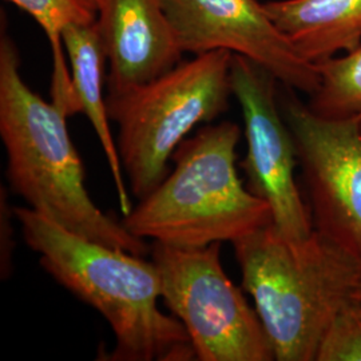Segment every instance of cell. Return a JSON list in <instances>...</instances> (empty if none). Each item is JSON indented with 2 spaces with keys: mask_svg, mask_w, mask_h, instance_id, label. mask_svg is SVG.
<instances>
[{
  "mask_svg": "<svg viewBox=\"0 0 361 361\" xmlns=\"http://www.w3.org/2000/svg\"><path fill=\"white\" fill-rule=\"evenodd\" d=\"M13 213L39 265L110 325L116 347L107 360H197L180 320L158 307L161 279L153 261L79 235L30 207Z\"/></svg>",
  "mask_w": 361,
  "mask_h": 361,
  "instance_id": "1",
  "label": "cell"
},
{
  "mask_svg": "<svg viewBox=\"0 0 361 361\" xmlns=\"http://www.w3.org/2000/svg\"><path fill=\"white\" fill-rule=\"evenodd\" d=\"M68 114L44 101L20 74L13 38L0 37V138L6 176L27 207L66 229L130 253L145 256L149 245L97 207L85 182V168L67 128Z\"/></svg>",
  "mask_w": 361,
  "mask_h": 361,
  "instance_id": "2",
  "label": "cell"
},
{
  "mask_svg": "<svg viewBox=\"0 0 361 361\" xmlns=\"http://www.w3.org/2000/svg\"><path fill=\"white\" fill-rule=\"evenodd\" d=\"M233 246L274 360L316 361L328 325L360 285V265L316 231L292 243L273 224Z\"/></svg>",
  "mask_w": 361,
  "mask_h": 361,
  "instance_id": "3",
  "label": "cell"
},
{
  "mask_svg": "<svg viewBox=\"0 0 361 361\" xmlns=\"http://www.w3.org/2000/svg\"><path fill=\"white\" fill-rule=\"evenodd\" d=\"M241 129L224 121L207 125L174 152V169L138 201L122 224L141 240L180 247L234 243L271 225L269 205L237 173Z\"/></svg>",
  "mask_w": 361,
  "mask_h": 361,
  "instance_id": "4",
  "label": "cell"
},
{
  "mask_svg": "<svg viewBox=\"0 0 361 361\" xmlns=\"http://www.w3.org/2000/svg\"><path fill=\"white\" fill-rule=\"evenodd\" d=\"M232 59L226 50L193 55L142 86L106 97L121 165L138 201L165 180L188 134L228 111Z\"/></svg>",
  "mask_w": 361,
  "mask_h": 361,
  "instance_id": "5",
  "label": "cell"
},
{
  "mask_svg": "<svg viewBox=\"0 0 361 361\" xmlns=\"http://www.w3.org/2000/svg\"><path fill=\"white\" fill-rule=\"evenodd\" d=\"M161 300L180 320L200 361H271L264 325L226 276L221 244L180 247L154 243Z\"/></svg>",
  "mask_w": 361,
  "mask_h": 361,
  "instance_id": "6",
  "label": "cell"
},
{
  "mask_svg": "<svg viewBox=\"0 0 361 361\" xmlns=\"http://www.w3.org/2000/svg\"><path fill=\"white\" fill-rule=\"evenodd\" d=\"M283 87L280 106L296 142L313 229L361 267L360 126L319 116Z\"/></svg>",
  "mask_w": 361,
  "mask_h": 361,
  "instance_id": "7",
  "label": "cell"
},
{
  "mask_svg": "<svg viewBox=\"0 0 361 361\" xmlns=\"http://www.w3.org/2000/svg\"><path fill=\"white\" fill-rule=\"evenodd\" d=\"M233 97L244 119L247 189L271 210V224L297 243L313 233L310 209L296 182V142L280 106V82L257 62L233 54Z\"/></svg>",
  "mask_w": 361,
  "mask_h": 361,
  "instance_id": "8",
  "label": "cell"
},
{
  "mask_svg": "<svg viewBox=\"0 0 361 361\" xmlns=\"http://www.w3.org/2000/svg\"><path fill=\"white\" fill-rule=\"evenodd\" d=\"M183 54L226 50L269 70L286 87L312 95L317 66L300 55L265 10L261 0H162Z\"/></svg>",
  "mask_w": 361,
  "mask_h": 361,
  "instance_id": "9",
  "label": "cell"
},
{
  "mask_svg": "<svg viewBox=\"0 0 361 361\" xmlns=\"http://www.w3.org/2000/svg\"><path fill=\"white\" fill-rule=\"evenodd\" d=\"M97 25L109 63L106 97L142 86L182 62L162 0H101Z\"/></svg>",
  "mask_w": 361,
  "mask_h": 361,
  "instance_id": "10",
  "label": "cell"
},
{
  "mask_svg": "<svg viewBox=\"0 0 361 361\" xmlns=\"http://www.w3.org/2000/svg\"><path fill=\"white\" fill-rule=\"evenodd\" d=\"M265 10L313 65L361 46V0H271Z\"/></svg>",
  "mask_w": 361,
  "mask_h": 361,
  "instance_id": "11",
  "label": "cell"
},
{
  "mask_svg": "<svg viewBox=\"0 0 361 361\" xmlns=\"http://www.w3.org/2000/svg\"><path fill=\"white\" fill-rule=\"evenodd\" d=\"M62 42L70 61L73 87L80 106V113L87 116L99 140L116 188L121 213L122 216H128L133 204L110 128V116L104 97V85H107L106 65L109 63L97 20L91 25L67 27L62 34Z\"/></svg>",
  "mask_w": 361,
  "mask_h": 361,
  "instance_id": "12",
  "label": "cell"
},
{
  "mask_svg": "<svg viewBox=\"0 0 361 361\" xmlns=\"http://www.w3.org/2000/svg\"><path fill=\"white\" fill-rule=\"evenodd\" d=\"M316 66L320 83L308 106L325 118L353 119L361 129V46Z\"/></svg>",
  "mask_w": 361,
  "mask_h": 361,
  "instance_id": "13",
  "label": "cell"
},
{
  "mask_svg": "<svg viewBox=\"0 0 361 361\" xmlns=\"http://www.w3.org/2000/svg\"><path fill=\"white\" fill-rule=\"evenodd\" d=\"M28 13L49 39L51 51L65 49L62 34L67 27L91 25L98 13L87 0H6Z\"/></svg>",
  "mask_w": 361,
  "mask_h": 361,
  "instance_id": "14",
  "label": "cell"
},
{
  "mask_svg": "<svg viewBox=\"0 0 361 361\" xmlns=\"http://www.w3.org/2000/svg\"><path fill=\"white\" fill-rule=\"evenodd\" d=\"M316 361H361V300L348 301L328 325Z\"/></svg>",
  "mask_w": 361,
  "mask_h": 361,
  "instance_id": "15",
  "label": "cell"
},
{
  "mask_svg": "<svg viewBox=\"0 0 361 361\" xmlns=\"http://www.w3.org/2000/svg\"><path fill=\"white\" fill-rule=\"evenodd\" d=\"M1 204H0V222H1V229H0V273L1 279H8L10 273L13 271V229L11 219H13L15 213L13 207H10L7 202V197L4 194V190L1 188V195H0Z\"/></svg>",
  "mask_w": 361,
  "mask_h": 361,
  "instance_id": "16",
  "label": "cell"
},
{
  "mask_svg": "<svg viewBox=\"0 0 361 361\" xmlns=\"http://www.w3.org/2000/svg\"><path fill=\"white\" fill-rule=\"evenodd\" d=\"M87 1L90 3L91 6L95 8L97 13H98V7H99V1H101V0H87Z\"/></svg>",
  "mask_w": 361,
  "mask_h": 361,
  "instance_id": "17",
  "label": "cell"
},
{
  "mask_svg": "<svg viewBox=\"0 0 361 361\" xmlns=\"http://www.w3.org/2000/svg\"><path fill=\"white\" fill-rule=\"evenodd\" d=\"M353 296L356 297V298H359V300H361V283L360 285H359V288L356 289V292H355V295Z\"/></svg>",
  "mask_w": 361,
  "mask_h": 361,
  "instance_id": "18",
  "label": "cell"
}]
</instances>
